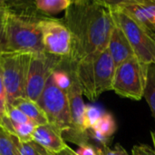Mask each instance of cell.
Here are the masks:
<instances>
[{
  "instance_id": "cell-26",
  "label": "cell",
  "mask_w": 155,
  "mask_h": 155,
  "mask_svg": "<svg viewBox=\"0 0 155 155\" xmlns=\"http://www.w3.org/2000/svg\"><path fill=\"white\" fill-rule=\"evenodd\" d=\"M75 153L77 155H98L94 147L91 143L79 146L78 150L75 151Z\"/></svg>"
},
{
  "instance_id": "cell-5",
  "label": "cell",
  "mask_w": 155,
  "mask_h": 155,
  "mask_svg": "<svg viewBox=\"0 0 155 155\" xmlns=\"http://www.w3.org/2000/svg\"><path fill=\"white\" fill-rule=\"evenodd\" d=\"M33 54L5 52L0 54L7 106L15 100L25 97V84Z\"/></svg>"
},
{
  "instance_id": "cell-6",
  "label": "cell",
  "mask_w": 155,
  "mask_h": 155,
  "mask_svg": "<svg viewBox=\"0 0 155 155\" xmlns=\"http://www.w3.org/2000/svg\"><path fill=\"white\" fill-rule=\"evenodd\" d=\"M36 103L45 113L48 124L56 127L63 134L71 130V114L67 94L54 84L52 77L48 79Z\"/></svg>"
},
{
  "instance_id": "cell-21",
  "label": "cell",
  "mask_w": 155,
  "mask_h": 155,
  "mask_svg": "<svg viewBox=\"0 0 155 155\" xmlns=\"http://www.w3.org/2000/svg\"><path fill=\"white\" fill-rule=\"evenodd\" d=\"M104 114V112L100 108L94 105H86L84 115V127L86 131L91 129L94 124Z\"/></svg>"
},
{
  "instance_id": "cell-19",
  "label": "cell",
  "mask_w": 155,
  "mask_h": 155,
  "mask_svg": "<svg viewBox=\"0 0 155 155\" xmlns=\"http://www.w3.org/2000/svg\"><path fill=\"white\" fill-rule=\"evenodd\" d=\"M18 155H53L34 140L18 143Z\"/></svg>"
},
{
  "instance_id": "cell-2",
  "label": "cell",
  "mask_w": 155,
  "mask_h": 155,
  "mask_svg": "<svg viewBox=\"0 0 155 155\" xmlns=\"http://www.w3.org/2000/svg\"><path fill=\"white\" fill-rule=\"evenodd\" d=\"M33 2H13L5 15V52L43 53L40 19Z\"/></svg>"
},
{
  "instance_id": "cell-17",
  "label": "cell",
  "mask_w": 155,
  "mask_h": 155,
  "mask_svg": "<svg viewBox=\"0 0 155 155\" xmlns=\"http://www.w3.org/2000/svg\"><path fill=\"white\" fill-rule=\"evenodd\" d=\"M92 130L101 134L104 137L111 139L117 129V125L114 116L109 113H104L100 119L91 128Z\"/></svg>"
},
{
  "instance_id": "cell-14",
  "label": "cell",
  "mask_w": 155,
  "mask_h": 155,
  "mask_svg": "<svg viewBox=\"0 0 155 155\" xmlns=\"http://www.w3.org/2000/svg\"><path fill=\"white\" fill-rule=\"evenodd\" d=\"M10 105L20 110L36 125L48 124V121L46 119L45 113L35 102H33L25 97H22V98H18L15 100Z\"/></svg>"
},
{
  "instance_id": "cell-12",
  "label": "cell",
  "mask_w": 155,
  "mask_h": 155,
  "mask_svg": "<svg viewBox=\"0 0 155 155\" xmlns=\"http://www.w3.org/2000/svg\"><path fill=\"white\" fill-rule=\"evenodd\" d=\"M32 139L53 155L61 153L68 146L63 137V133L50 124L37 125Z\"/></svg>"
},
{
  "instance_id": "cell-27",
  "label": "cell",
  "mask_w": 155,
  "mask_h": 155,
  "mask_svg": "<svg viewBox=\"0 0 155 155\" xmlns=\"http://www.w3.org/2000/svg\"><path fill=\"white\" fill-rule=\"evenodd\" d=\"M55 155H77L75 153V151H74L72 148H70L69 146H67L64 151H62L61 153H57Z\"/></svg>"
},
{
  "instance_id": "cell-3",
  "label": "cell",
  "mask_w": 155,
  "mask_h": 155,
  "mask_svg": "<svg viewBox=\"0 0 155 155\" xmlns=\"http://www.w3.org/2000/svg\"><path fill=\"white\" fill-rule=\"evenodd\" d=\"M70 67L75 72L83 94L91 102L112 90L115 65L107 48L84 57Z\"/></svg>"
},
{
  "instance_id": "cell-24",
  "label": "cell",
  "mask_w": 155,
  "mask_h": 155,
  "mask_svg": "<svg viewBox=\"0 0 155 155\" xmlns=\"http://www.w3.org/2000/svg\"><path fill=\"white\" fill-rule=\"evenodd\" d=\"M7 9L0 10V54L5 53V15Z\"/></svg>"
},
{
  "instance_id": "cell-28",
  "label": "cell",
  "mask_w": 155,
  "mask_h": 155,
  "mask_svg": "<svg viewBox=\"0 0 155 155\" xmlns=\"http://www.w3.org/2000/svg\"><path fill=\"white\" fill-rule=\"evenodd\" d=\"M10 6V1L5 0H0V10L3 9H8Z\"/></svg>"
},
{
  "instance_id": "cell-10",
  "label": "cell",
  "mask_w": 155,
  "mask_h": 155,
  "mask_svg": "<svg viewBox=\"0 0 155 155\" xmlns=\"http://www.w3.org/2000/svg\"><path fill=\"white\" fill-rule=\"evenodd\" d=\"M40 28L45 53L67 58L72 50V36L64 20L42 16Z\"/></svg>"
},
{
  "instance_id": "cell-8",
  "label": "cell",
  "mask_w": 155,
  "mask_h": 155,
  "mask_svg": "<svg viewBox=\"0 0 155 155\" xmlns=\"http://www.w3.org/2000/svg\"><path fill=\"white\" fill-rule=\"evenodd\" d=\"M64 61V57L52 55L45 52L33 54L26 79L25 97L36 103L48 79L55 70L61 67Z\"/></svg>"
},
{
  "instance_id": "cell-1",
  "label": "cell",
  "mask_w": 155,
  "mask_h": 155,
  "mask_svg": "<svg viewBox=\"0 0 155 155\" xmlns=\"http://www.w3.org/2000/svg\"><path fill=\"white\" fill-rule=\"evenodd\" d=\"M63 20L72 36L71 54L64 58L67 65L74 66L84 57L107 48L114 20L105 1H72Z\"/></svg>"
},
{
  "instance_id": "cell-13",
  "label": "cell",
  "mask_w": 155,
  "mask_h": 155,
  "mask_svg": "<svg viewBox=\"0 0 155 155\" xmlns=\"http://www.w3.org/2000/svg\"><path fill=\"white\" fill-rule=\"evenodd\" d=\"M107 49L112 56L115 68L118 67L123 63L134 57H136L132 46L130 45L123 31L117 25L114 24V22L110 35L109 43L107 45Z\"/></svg>"
},
{
  "instance_id": "cell-29",
  "label": "cell",
  "mask_w": 155,
  "mask_h": 155,
  "mask_svg": "<svg viewBox=\"0 0 155 155\" xmlns=\"http://www.w3.org/2000/svg\"><path fill=\"white\" fill-rule=\"evenodd\" d=\"M151 136H152V140H153V143L155 150V131H153V132L151 133Z\"/></svg>"
},
{
  "instance_id": "cell-15",
  "label": "cell",
  "mask_w": 155,
  "mask_h": 155,
  "mask_svg": "<svg viewBox=\"0 0 155 155\" xmlns=\"http://www.w3.org/2000/svg\"><path fill=\"white\" fill-rule=\"evenodd\" d=\"M143 97L145 98L155 122V64L146 65Z\"/></svg>"
},
{
  "instance_id": "cell-25",
  "label": "cell",
  "mask_w": 155,
  "mask_h": 155,
  "mask_svg": "<svg viewBox=\"0 0 155 155\" xmlns=\"http://www.w3.org/2000/svg\"><path fill=\"white\" fill-rule=\"evenodd\" d=\"M133 155H155V150L148 145H135L133 148Z\"/></svg>"
},
{
  "instance_id": "cell-11",
  "label": "cell",
  "mask_w": 155,
  "mask_h": 155,
  "mask_svg": "<svg viewBox=\"0 0 155 155\" xmlns=\"http://www.w3.org/2000/svg\"><path fill=\"white\" fill-rule=\"evenodd\" d=\"M109 6L126 13L141 25L155 33V0L105 1Z\"/></svg>"
},
{
  "instance_id": "cell-20",
  "label": "cell",
  "mask_w": 155,
  "mask_h": 155,
  "mask_svg": "<svg viewBox=\"0 0 155 155\" xmlns=\"http://www.w3.org/2000/svg\"><path fill=\"white\" fill-rule=\"evenodd\" d=\"M51 77L57 87H59L64 92H67L72 84V76L65 66L64 67L62 64L60 68H58L53 73Z\"/></svg>"
},
{
  "instance_id": "cell-7",
  "label": "cell",
  "mask_w": 155,
  "mask_h": 155,
  "mask_svg": "<svg viewBox=\"0 0 155 155\" xmlns=\"http://www.w3.org/2000/svg\"><path fill=\"white\" fill-rule=\"evenodd\" d=\"M146 65L134 57L115 68L112 90L118 95L133 100L143 97Z\"/></svg>"
},
{
  "instance_id": "cell-22",
  "label": "cell",
  "mask_w": 155,
  "mask_h": 155,
  "mask_svg": "<svg viewBox=\"0 0 155 155\" xmlns=\"http://www.w3.org/2000/svg\"><path fill=\"white\" fill-rule=\"evenodd\" d=\"M6 109H7V98H6V92L3 79V73L2 67L0 64V126L6 116Z\"/></svg>"
},
{
  "instance_id": "cell-18",
  "label": "cell",
  "mask_w": 155,
  "mask_h": 155,
  "mask_svg": "<svg viewBox=\"0 0 155 155\" xmlns=\"http://www.w3.org/2000/svg\"><path fill=\"white\" fill-rule=\"evenodd\" d=\"M17 137L0 126V155H18Z\"/></svg>"
},
{
  "instance_id": "cell-16",
  "label": "cell",
  "mask_w": 155,
  "mask_h": 155,
  "mask_svg": "<svg viewBox=\"0 0 155 155\" xmlns=\"http://www.w3.org/2000/svg\"><path fill=\"white\" fill-rule=\"evenodd\" d=\"M71 2V0H36L34 1V5L41 15L50 16L65 11Z\"/></svg>"
},
{
  "instance_id": "cell-30",
  "label": "cell",
  "mask_w": 155,
  "mask_h": 155,
  "mask_svg": "<svg viewBox=\"0 0 155 155\" xmlns=\"http://www.w3.org/2000/svg\"><path fill=\"white\" fill-rule=\"evenodd\" d=\"M153 63H154V64H155V59H154V62H153Z\"/></svg>"
},
{
  "instance_id": "cell-23",
  "label": "cell",
  "mask_w": 155,
  "mask_h": 155,
  "mask_svg": "<svg viewBox=\"0 0 155 155\" xmlns=\"http://www.w3.org/2000/svg\"><path fill=\"white\" fill-rule=\"evenodd\" d=\"M92 145L94 147L98 155H129L126 150L120 143H117L114 149H111L108 145H103V146H97L94 144Z\"/></svg>"
},
{
  "instance_id": "cell-9",
  "label": "cell",
  "mask_w": 155,
  "mask_h": 155,
  "mask_svg": "<svg viewBox=\"0 0 155 155\" xmlns=\"http://www.w3.org/2000/svg\"><path fill=\"white\" fill-rule=\"evenodd\" d=\"M64 66L68 69L72 76V84L66 94L69 101L70 114H71V130L63 134L64 141L73 143L78 146L90 143L88 131L84 127V115L85 111V104L83 99V92L76 77L74 68L68 66L64 61Z\"/></svg>"
},
{
  "instance_id": "cell-4",
  "label": "cell",
  "mask_w": 155,
  "mask_h": 155,
  "mask_svg": "<svg viewBox=\"0 0 155 155\" xmlns=\"http://www.w3.org/2000/svg\"><path fill=\"white\" fill-rule=\"evenodd\" d=\"M113 20L123 31L135 56L143 65L155 59V33L151 32L119 8L109 6Z\"/></svg>"
}]
</instances>
